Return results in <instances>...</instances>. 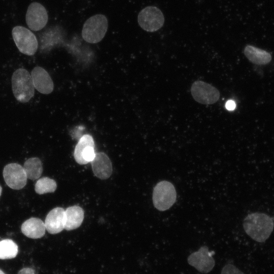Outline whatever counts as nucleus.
Returning a JSON list of instances; mask_svg holds the SVG:
<instances>
[{"label":"nucleus","mask_w":274,"mask_h":274,"mask_svg":"<svg viewBox=\"0 0 274 274\" xmlns=\"http://www.w3.org/2000/svg\"><path fill=\"white\" fill-rule=\"evenodd\" d=\"M246 233L256 242H265L271 234L274 227L272 219L265 214L253 213L247 215L243 221Z\"/></svg>","instance_id":"nucleus-1"},{"label":"nucleus","mask_w":274,"mask_h":274,"mask_svg":"<svg viewBox=\"0 0 274 274\" xmlns=\"http://www.w3.org/2000/svg\"><path fill=\"white\" fill-rule=\"evenodd\" d=\"M12 88L15 98L22 103L29 101L35 94L31 75L24 68H18L13 73Z\"/></svg>","instance_id":"nucleus-2"},{"label":"nucleus","mask_w":274,"mask_h":274,"mask_svg":"<svg viewBox=\"0 0 274 274\" xmlns=\"http://www.w3.org/2000/svg\"><path fill=\"white\" fill-rule=\"evenodd\" d=\"M108 27L107 17L102 14H96L90 17L84 23L82 37L84 41L95 44L105 37Z\"/></svg>","instance_id":"nucleus-3"},{"label":"nucleus","mask_w":274,"mask_h":274,"mask_svg":"<svg viewBox=\"0 0 274 274\" xmlns=\"http://www.w3.org/2000/svg\"><path fill=\"white\" fill-rule=\"evenodd\" d=\"M177 193L174 185L163 180L154 187L152 200L154 206L160 211L169 209L176 202Z\"/></svg>","instance_id":"nucleus-4"},{"label":"nucleus","mask_w":274,"mask_h":274,"mask_svg":"<svg viewBox=\"0 0 274 274\" xmlns=\"http://www.w3.org/2000/svg\"><path fill=\"white\" fill-rule=\"evenodd\" d=\"M14 41L19 51L25 55L35 54L38 47L36 36L28 29L22 26H15L12 31Z\"/></svg>","instance_id":"nucleus-5"},{"label":"nucleus","mask_w":274,"mask_h":274,"mask_svg":"<svg viewBox=\"0 0 274 274\" xmlns=\"http://www.w3.org/2000/svg\"><path fill=\"white\" fill-rule=\"evenodd\" d=\"M138 21L144 30L154 32L163 26L164 17L159 9L154 6H148L140 11L138 16Z\"/></svg>","instance_id":"nucleus-6"},{"label":"nucleus","mask_w":274,"mask_h":274,"mask_svg":"<svg viewBox=\"0 0 274 274\" xmlns=\"http://www.w3.org/2000/svg\"><path fill=\"white\" fill-rule=\"evenodd\" d=\"M191 93L196 101L203 105L213 104L220 97L216 88L202 81H196L192 84Z\"/></svg>","instance_id":"nucleus-7"},{"label":"nucleus","mask_w":274,"mask_h":274,"mask_svg":"<svg viewBox=\"0 0 274 274\" xmlns=\"http://www.w3.org/2000/svg\"><path fill=\"white\" fill-rule=\"evenodd\" d=\"M214 253L209 251L208 247L202 246L198 251L193 252L188 257V263L198 271L207 273L213 269L215 264L213 257Z\"/></svg>","instance_id":"nucleus-8"},{"label":"nucleus","mask_w":274,"mask_h":274,"mask_svg":"<svg viewBox=\"0 0 274 274\" xmlns=\"http://www.w3.org/2000/svg\"><path fill=\"white\" fill-rule=\"evenodd\" d=\"M3 177L7 185L13 189L20 190L27 183V177L24 168L18 163L6 165L3 170Z\"/></svg>","instance_id":"nucleus-9"},{"label":"nucleus","mask_w":274,"mask_h":274,"mask_svg":"<svg viewBox=\"0 0 274 274\" xmlns=\"http://www.w3.org/2000/svg\"><path fill=\"white\" fill-rule=\"evenodd\" d=\"M26 22L29 28L33 31H38L46 25L48 17L45 8L40 3L33 2L27 9Z\"/></svg>","instance_id":"nucleus-10"},{"label":"nucleus","mask_w":274,"mask_h":274,"mask_svg":"<svg viewBox=\"0 0 274 274\" xmlns=\"http://www.w3.org/2000/svg\"><path fill=\"white\" fill-rule=\"evenodd\" d=\"M94 142L92 136L84 134L79 139L76 145L74 156L76 162L80 164L91 162L95 156Z\"/></svg>","instance_id":"nucleus-11"},{"label":"nucleus","mask_w":274,"mask_h":274,"mask_svg":"<svg viewBox=\"0 0 274 274\" xmlns=\"http://www.w3.org/2000/svg\"><path fill=\"white\" fill-rule=\"evenodd\" d=\"M33 86L39 92L48 94L54 89L53 81L48 73L43 67H35L31 74Z\"/></svg>","instance_id":"nucleus-12"},{"label":"nucleus","mask_w":274,"mask_h":274,"mask_svg":"<svg viewBox=\"0 0 274 274\" xmlns=\"http://www.w3.org/2000/svg\"><path fill=\"white\" fill-rule=\"evenodd\" d=\"M45 225L47 231L51 234H57L64 229L65 210L57 207L51 210L47 214Z\"/></svg>","instance_id":"nucleus-13"},{"label":"nucleus","mask_w":274,"mask_h":274,"mask_svg":"<svg viewBox=\"0 0 274 274\" xmlns=\"http://www.w3.org/2000/svg\"><path fill=\"white\" fill-rule=\"evenodd\" d=\"M91 163L93 172L97 178L105 180L108 179L112 175V163L109 157L105 153H96Z\"/></svg>","instance_id":"nucleus-14"},{"label":"nucleus","mask_w":274,"mask_h":274,"mask_svg":"<svg viewBox=\"0 0 274 274\" xmlns=\"http://www.w3.org/2000/svg\"><path fill=\"white\" fill-rule=\"evenodd\" d=\"M21 229L26 236L37 239L44 235L46 227L44 222L41 219L32 217L23 223Z\"/></svg>","instance_id":"nucleus-15"},{"label":"nucleus","mask_w":274,"mask_h":274,"mask_svg":"<svg viewBox=\"0 0 274 274\" xmlns=\"http://www.w3.org/2000/svg\"><path fill=\"white\" fill-rule=\"evenodd\" d=\"M84 212L83 209L78 206H73L65 210V226L66 230L78 228L84 219Z\"/></svg>","instance_id":"nucleus-16"},{"label":"nucleus","mask_w":274,"mask_h":274,"mask_svg":"<svg viewBox=\"0 0 274 274\" xmlns=\"http://www.w3.org/2000/svg\"><path fill=\"white\" fill-rule=\"evenodd\" d=\"M244 52L247 58L255 64H267L271 59L270 53L251 45H247Z\"/></svg>","instance_id":"nucleus-17"},{"label":"nucleus","mask_w":274,"mask_h":274,"mask_svg":"<svg viewBox=\"0 0 274 274\" xmlns=\"http://www.w3.org/2000/svg\"><path fill=\"white\" fill-rule=\"evenodd\" d=\"M27 179L35 180L39 179L43 172V166L39 158L32 157L28 159L23 166Z\"/></svg>","instance_id":"nucleus-18"},{"label":"nucleus","mask_w":274,"mask_h":274,"mask_svg":"<svg viewBox=\"0 0 274 274\" xmlns=\"http://www.w3.org/2000/svg\"><path fill=\"white\" fill-rule=\"evenodd\" d=\"M18 246L12 240L3 239L0 241V259L15 258L18 253Z\"/></svg>","instance_id":"nucleus-19"},{"label":"nucleus","mask_w":274,"mask_h":274,"mask_svg":"<svg viewBox=\"0 0 274 274\" xmlns=\"http://www.w3.org/2000/svg\"><path fill=\"white\" fill-rule=\"evenodd\" d=\"M57 187L56 182L49 178L43 177L39 179L35 184V191L39 194L53 192Z\"/></svg>","instance_id":"nucleus-20"},{"label":"nucleus","mask_w":274,"mask_h":274,"mask_svg":"<svg viewBox=\"0 0 274 274\" xmlns=\"http://www.w3.org/2000/svg\"><path fill=\"white\" fill-rule=\"evenodd\" d=\"M221 274H245L232 264H227L222 268Z\"/></svg>","instance_id":"nucleus-21"},{"label":"nucleus","mask_w":274,"mask_h":274,"mask_svg":"<svg viewBox=\"0 0 274 274\" xmlns=\"http://www.w3.org/2000/svg\"><path fill=\"white\" fill-rule=\"evenodd\" d=\"M225 108L229 111H233L236 108V104L233 100H229L225 104Z\"/></svg>","instance_id":"nucleus-22"},{"label":"nucleus","mask_w":274,"mask_h":274,"mask_svg":"<svg viewBox=\"0 0 274 274\" xmlns=\"http://www.w3.org/2000/svg\"><path fill=\"white\" fill-rule=\"evenodd\" d=\"M18 274H35L33 269L29 267L23 268L19 271Z\"/></svg>","instance_id":"nucleus-23"},{"label":"nucleus","mask_w":274,"mask_h":274,"mask_svg":"<svg viewBox=\"0 0 274 274\" xmlns=\"http://www.w3.org/2000/svg\"><path fill=\"white\" fill-rule=\"evenodd\" d=\"M2 187L0 186V196H1V193H2Z\"/></svg>","instance_id":"nucleus-24"},{"label":"nucleus","mask_w":274,"mask_h":274,"mask_svg":"<svg viewBox=\"0 0 274 274\" xmlns=\"http://www.w3.org/2000/svg\"><path fill=\"white\" fill-rule=\"evenodd\" d=\"M0 274H5L1 269H0Z\"/></svg>","instance_id":"nucleus-25"}]
</instances>
